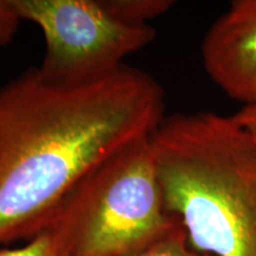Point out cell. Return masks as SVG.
<instances>
[{
  "instance_id": "30bf717a",
  "label": "cell",
  "mask_w": 256,
  "mask_h": 256,
  "mask_svg": "<svg viewBox=\"0 0 256 256\" xmlns=\"http://www.w3.org/2000/svg\"><path fill=\"white\" fill-rule=\"evenodd\" d=\"M234 119L244 128L250 136L256 139V104L243 106L238 114L234 115Z\"/></svg>"
},
{
  "instance_id": "277c9868",
  "label": "cell",
  "mask_w": 256,
  "mask_h": 256,
  "mask_svg": "<svg viewBox=\"0 0 256 256\" xmlns=\"http://www.w3.org/2000/svg\"><path fill=\"white\" fill-rule=\"evenodd\" d=\"M14 5L23 22L37 25L46 40V55L37 69L60 84L107 78L156 36L151 25L115 18L102 0H14Z\"/></svg>"
},
{
  "instance_id": "5b68a950",
  "label": "cell",
  "mask_w": 256,
  "mask_h": 256,
  "mask_svg": "<svg viewBox=\"0 0 256 256\" xmlns=\"http://www.w3.org/2000/svg\"><path fill=\"white\" fill-rule=\"evenodd\" d=\"M206 72L232 100L256 104V0H236L202 44Z\"/></svg>"
},
{
  "instance_id": "52a82bcc",
  "label": "cell",
  "mask_w": 256,
  "mask_h": 256,
  "mask_svg": "<svg viewBox=\"0 0 256 256\" xmlns=\"http://www.w3.org/2000/svg\"><path fill=\"white\" fill-rule=\"evenodd\" d=\"M130 256H210L197 252L188 243L186 232L178 222L168 234Z\"/></svg>"
},
{
  "instance_id": "ba28073f",
  "label": "cell",
  "mask_w": 256,
  "mask_h": 256,
  "mask_svg": "<svg viewBox=\"0 0 256 256\" xmlns=\"http://www.w3.org/2000/svg\"><path fill=\"white\" fill-rule=\"evenodd\" d=\"M0 256H63L50 232H44L17 248H2Z\"/></svg>"
},
{
  "instance_id": "9c48e42d",
  "label": "cell",
  "mask_w": 256,
  "mask_h": 256,
  "mask_svg": "<svg viewBox=\"0 0 256 256\" xmlns=\"http://www.w3.org/2000/svg\"><path fill=\"white\" fill-rule=\"evenodd\" d=\"M22 22L14 0H0V48L14 42Z\"/></svg>"
},
{
  "instance_id": "6da1fadb",
  "label": "cell",
  "mask_w": 256,
  "mask_h": 256,
  "mask_svg": "<svg viewBox=\"0 0 256 256\" xmlns=\"http://www.w3.org/2000/svg\"><path fill=\"white\" fill-rule=\"evenodd\" d=\"M165 118L159 82L126 64L86 84L34 68L0 87V246L46 232L89 172Z\"/></svg>"
},
{
  "instance_id": "8992f818",
  "label": "cell",
  "mask_w": 256,
  "mask_h": 256,
  "mask_svg": "<svg viewBox=\"0 0 256 256\" xmlns=\"http://www.w3.org/2000/svg\"><path fill=\"white\" fill-rule=\"evenodd\" d=\"M110 14L130 25H150L174 5L171 0H102Z\"/></svg>"
},
{
  "instance_id": "7a4b0ae2",
  "label": "cell",
  "mask_w": 256,
  "mask_h": 256,
  "mask_svg": "<svg viewBox=\"0 0 256 256\" xmlns=\"http://www.w3.org/2000/svg\"><path fill=\"white\" fill-rule=\"evenodd\" d=\"M166 210L197 252L256 256V139L232 116L165 118L150 138Z\"/></svg>"
},
{
  "instance_id": "3957f363",
  "label": "cell",
  "mask_w": 256,
  "mask_h": 256,
  "mask_svg": "<svg viewBox=\"0 0 256 256\" xmlns=\"http://www.w3.org/2000/svg\"><path fill=\"white\" fill-rule=\"evenodd\" d=\"M150 138L106 159L66 197L46 230L63 256H130L179 222L166 210Z\"/></svg>"
}]
</instances>
